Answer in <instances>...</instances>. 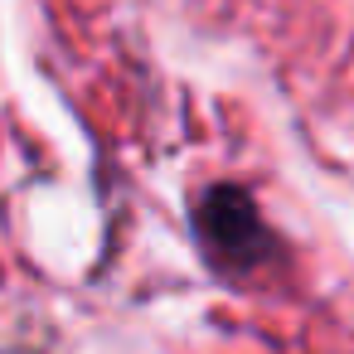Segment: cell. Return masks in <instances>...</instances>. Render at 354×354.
Returning <instances> with one entry per match:
<instances>
[{"label":"cell","instance_id":"6da1fadb","mask_svg":"<svg viewBox=\"0 0 354 354\" xmlns=\"http://www.w3.org/2000/svg\"><path fill=\"white\" fill-rule=\"evenodd\" d=\"M199 233H204V248L223 262V267H252L262 252H267V228L252 209L248 194L238 189H214L199 209Z\"/></svg>","mask_w":354,"mask_h":354}]
</instances>
